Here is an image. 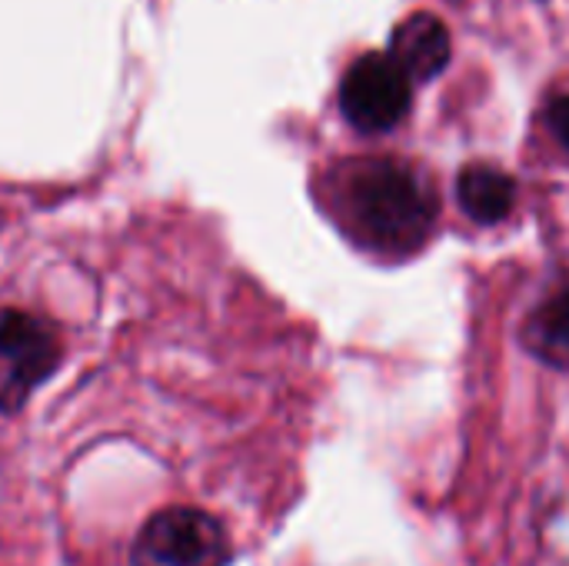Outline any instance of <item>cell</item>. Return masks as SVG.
Segmentation results:
<instances>
[{
	"mask_svg": "<svg viewBox=\"0 0 569 566\" xmlns=\"http://www.w3.org/2000/svg\"><path fill=\"white\" fill-rule=\"evenodd\" d=\"M330 214L343 234L380 257H410L437 227V193L427 177L390 157L347 160L330 173Z\"/></svg>",
	"mask_w": 569,
	"mask_h": 566,
	"instance_id": "1",
	"label": "cell"
},
{
	"mask_svg": "<svg viewBox=\"0 0 569 566\" xmlns=\"http://www.w3.org/2000/svg\"><path fill=\"white\" fill-rule=\"evenodd\" d=\"M227 527L197 507H170L153 514L130 550V566H227Z\"/></svg>",
	"mask_w": 569,
	"mask_h": 566,
	"instance_id": "2",
	"label": "cell"
},
{
	"mask_svg": "<svg viewBox=\"0 0 569 566\" xmlns=\"http://www.w3.org/2000/svg\"><path fill=\"white\" fill-rule=\"evenodd\" d=\"M413 100V80L390 53H363L340 83V110L363 133L397 127Z\"/></svg>",
	"mask_w": 569,
	"mask_h": 566,
	"instance_id": "3",
	"label": "cell"
},
{
	"mask_svg": "<svg viewBox=\"0 0 569 566\" xmlns=\"http://www.w3.org/2000/svg\"><path fill=\"white\" fill-rule=\"evenodd\" d=\"M60 344L53 330L20 310H0V410L17 414L30 394L57 370Z\"/></svg>",
	"mask_w": 569,
	"mask_h": 566,
	"instance_id": "4",
	"label": "cell"
},
{
	"mask_svg": "<svg viewBox=\"0 0 569 566\" xmlns=\"http://www.w3.org/2000/svg\"><path fill=\"white\" fill-rule=\"evenodd\" d=\"M387 53L407 70L413 83H427L450 63V33L433 13H410L397 23Z\"/></svg>",
	"mask_w": 569,
	"mask_h": 566,
	"instance_id": "5",
	"label": "cell"
},
{
	"mask_svg": "<svg viewBox=\"0 0 569 566\" xmlns=\"http://www.w3.org/2000/svg\"><path fill=\"white\" fill-rule=\"evenodd\" d=\"M520 344L547 367L569 370V284L547 294L523 320Z\"/></svg>",
	"mask_w": 569,
	"mask_h": 566,
	"instance_id": "6",
	"label": "cell"
},
{
	"mask_svg": "<svg viewBox=\"0 0 569 566\" xmlns=\"http://www.w3.org/2000/svg\"><path fill=\"white\" fill-rule=\"evenodd\" d=\"M457 197H460V207L477 224H500L513 210L517 187L503 170L487 167V163H473L460 173Z\"/></svg>",
	"mask_w": 569,
	"mask_h": 566,
	"instance_id": "7",
	"label": "cell"
},
{
	"mask_svg": "<svg viewBox=\"0 0 569 566\" xmlns=\"http://www.w3.org/2000/svg\"><path fill=\"white\" fill-rule=\"evenodd\" d=\"M550 127L560 137V143L569 150V97L553 100V107H550Z\"/></svg>",
	"mask_w": 569,
	"mask_h": 566,
	"instance_id": "8",
	"label": "cell"
}]
</instances>
